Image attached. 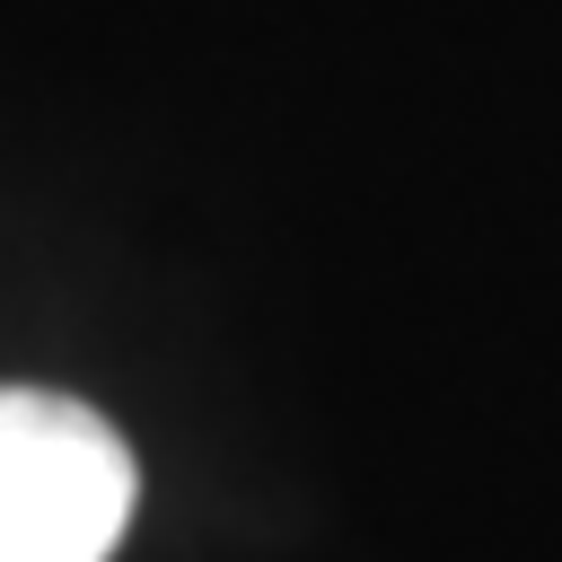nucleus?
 Instances as JSON below:
<instances>
[{
	"mask_svg": "<svg viewBox=\"0 0 562 562\" xmlns=\"http://www.w3.org/2000/svg\"><path fill=\"white\" fill-rule=\"evenodd\" d=\"M132 501L140 465L97 404L0 386V562H105Z\"/></svg>",
	"mask_w": 562,
	"mask_h": 562,
	"instance_id": "f257e3e1",
	"label": "nucleus"
}]
</instances>
